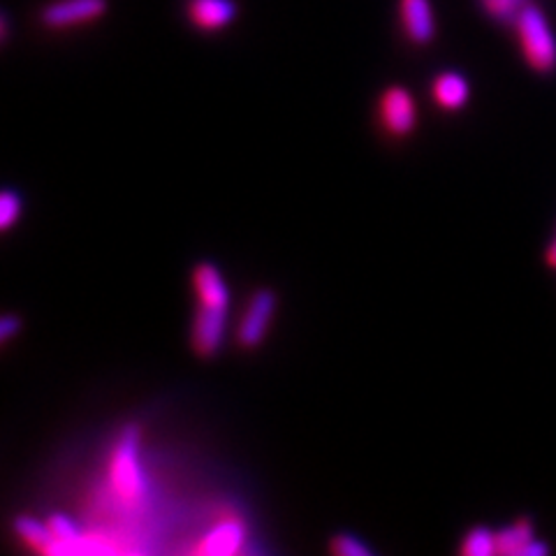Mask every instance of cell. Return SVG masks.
I'll use <instances>...</instances> for the list:
<instances>
[{"label": "cell", "instance_id": "cell-10", "mask_svg": "<svg viewBox=\"0 0 556 556\" xmlns=\"http://www.w3.org/2000/svg\"><path fill=\"white\" fill-rule=\"evenodd\" d=\"M235 0H188L186 16L202 33H218L237 20Z\"/></svg>", "mask_w": 556, "mask_h": 556}, {"label": "cell", "instance_id": "cell-12", "mask_svg": "<svg viewBox=\"0 0 556 556\" xmlns=\"http://www.w3.org/2000/svg\"><path fill=\"white\" fill-rule=\"evenodd\" d=\"M14 533L20 535V541L33 549V552H40V554H51L54 552L56 545V538L51 533L49 521H40L35 517H16L14 519Z\"/></svg>", "mask_w": 556, "mask_h": 556}, {"label": "cell", "instance_id": "cell-3", "mask_svg": "<svg viewBox=\"0 0 556 556\" xmlns=\"http://www.w3.org/2000/svg\"><path fill=\"white\" fill-rule=\"evenodd\" d=\"M110 484L114 496L126 508H137L147 496V480L142 464H139V437L135 429H128L116 443L110 464Z\"/></svg>", "mask_w": 556, "mask_h": 556}, {"label": "cell", "instance_id": "cell-16", "mask_svg": "<svg viewBox=\"0 0 556 556\" xmlns=\"http://www.w3.org/2000/svg\"><path fill=\"white\" fill-rule=\"evenodd\" d=\"M22 216V198L14 193V190H3L0 195V228L10 230L12 225Z\"/></svg>", "mask_w": 556, "mask_h": 556}, {"label": "cell", "instance_id": "cell-2", "mask_svg": "<svg viewBox=\"0 0 556 556\" xmlns=\"http://www.w3.org/2000/svg\"><path fill=\"white\" fill-rule=\"evenodd\" d=\"M521 59L538 75H549L556 70V35L545 12L529 3L513 22Z\"/></svg>", "mask_w": 556, "mask_h": 556}, {"label": "cell", "instance_id": "cell-9", "mask_svg": "<svg viewBox=\"0 0 556 556\" xmlns=\"http://www.w3.org/2000/svg\"><path fill=\"white\" fill-rule=\"evenodd\" d=\"M496 549L503 556H545L549 547L535 541V529L531 519H515L510 527L496 531Z\"/></svg>", "mask_w": 556, "mask_h": 556}, {"label": "cell", "instance_id": "cell-7", "mask_svg": "<svg viewBox=\"0 0 556 556\" xmlns=\"http://www.w3.org/2000/svg\"><path fill=\"white\" fill-rule=\"evenodd\" d=\"M399 16L408 42L427 47L437 38V16L429 0H399Z\"/></svg>", "mask_w": 556, "mask_h": 556}, {"label": "cell", "instance_id": "cell-17", "mask_svg": "<svg viewBox=\"0 0 556 556\" xmlns=\"http://www.w3.org/2000/svg\"><path fill=\"white\" fill-rule=\"evenodd\" d=\"M20 329H22V320L12 316V313H8V316H3V320H0V339L10 341L14 334H20Z\"/></svg>", "mask_w": 556, "mask_h": 556}, {"label": "cell", "instance_id": "cell-8", "mask_svg": "<svg viewBox=\"0 0 556 556\" xmlns=\"http://www.w3.org/2000/svg\"><path fill=\"white\" fill-rule=\"evenodd\" d=\"M247 541V531H243V521L235 513H225L216 525L202 535L200 545L193 549L198 554H235L241 549Z\"/></svg>", "mask_w": 556, "mask_h": 556}, {"label": "cell", "instance_id": "cell-15", "mask_svg": "<svg viewBox=\"0 0 556 556\" xmlns=\"http://www.w3.org/2000/svg\"><path fill=\"white\" fill-rule=\"evenodd\" d=\"M329 552L337 556H371V549L351 533L334 535L332 543H329Z\"/></svg>", "mask_w": 556, "mask_h": 556}, {"label": "cell", "instance_id": "cell-1", "mask_svg": "<svg viewBox=\"0 0 556 556\" xmlns=\"http://www.w3.org/2000/svg\"><path fill=\"white\" fill-rule=\"evenodd\" d=\"M193 290L198 308L193 327H190V345L198 357L212 359L218 355L228 327L230 290L223 274L212 263H200L193 269Z\"/></svg>", "mask_w": 556, "mask_h": 556}, {"label": "cell", "instance_id": "cell-6", "mask_svg": "<svg viewBox=\"0 0 556 556\" xmlns=\"http://www.w3.org/2000/svg\"><path fill=\"white\" fill-rule=\"evenodd\" d=\"M108 14V0H54L40 12V24L49 30H70L93 24Z\"/></svg>", "mask_w": 556, "mask_h": 556}, {"label": "cell", "instance_id": "cell-13", "mask_svg": "<svg viewBox=\"0 0 556 556\" xmlns=\"http://www.w3.org/2000/svg\"><path fill=\"white\" fill-rule=\"evenodd\" d=\"M459 554L464 556H494L496 549V531H490L486 527H476L464 535L459 545Z\"/></svg>", "mask_w": 556, "mask_h": 556}, {"label": "cell", "instance_id": "cell-14", "mask_svg": "<svg viewBox=\"0 0 556 556\" xmlns=\"http://www.w3.org/2000/svg\"><path fill=\"white\" fill-rule=\"evenodd\" d=\"M480 5L490 20L513 24L515 16L525 10V5H529V0H480Z\"/></svg>", "mask_w": 556, "mask_h": 556}, {"label": "cell", "instance_id": "cell-18", "mask_svg": "<svg viewBox=\"0 0 556 556\" xmlns=\"http://www.w3.org/2000/svg\"><path fill=\"white\" fill-rule=\"evenodd\" d=\"M545 260H547V265H549L552 269H556V239L549 243V249H547V253H545Z\"/></svg>", "mask_w": 556, "mask_h": 556}, {"label": "cell", "instance_id": "cell-5", "mask_svg": "<svg viewBox=\"0 0 556 556\" xmlns=\"http://www.w3.org/2000/svg\"><path fill=\"white\" fill-rule=\"evenodd\" d=\"M378 118L390 137H408L417 126V104L413 93L404 86H390L382 91L378 100Z\"/></svg>", "mask_w": 556, "mask_h": 556}, {"label": "cell", "instance_id": "cell-4", "mask_svg": "<svg viewBox=\"0 0 556 556\" xmlns=\"http://www.w3.org/2000/svg\"><path fill=\"white\" fill-rule=\"evenodd\" d=\"M276 308H278V298L274 290L263 288L253 292V298L249 300L247 308H243L241 323L237 327V343L241 348H247V351H255L257 345H263L269 327L274 323Z\"/></svg>", "mask_w": 556, "mask_h": 556}, {"label": "cell", "instance_id": "cell-11", "mask_svg": "<svg viewBox=\"0 0 556 556\" xmlns=\"http://www.w3.org/2000/svg\"><path fill=\"white\" fill-rule=\"evenodd\" d=\"M431 98L445 112H459L471 98V86L462 73H441L431 81Z\"/></svg>", "mask_w": 556, "mask_h": 556}]
</instances>
